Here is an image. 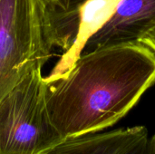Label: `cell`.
Here are the masks:
<instances>
[{"label":"cell","mask_w":155,"mask_h":154,"mask_svg":"<svg viewBox=\"0 0 155 154\" xmlns=\"http://www.w3.org/2000/svg\"><path fill=\"white\" fill-rule=\"evenodd\" d=\"M154 84L151 48L140 42L101 47L46 83L48 114L63 139L98 133L124 117Z\"/></svg>","instance_id":"1"},{"label":"cell","mask_w":155,"mask_h":154,"mask_svg":"<svg viewBox=\"0 0 155 154\" xmlns=\"http://www.w3.org/2000/svg\"><path fill=\"white\" fill-rule=\"evenodd\" d=\"M54 48L45 0H0V103Z\"/></svg>","instance_id":"2"},{"label":"cell","mask_w":155,"mask_h":154,"mask_svg":"<svg viewBox=\"0 0 155 154\" xmlns=\"http://www.w3.org/2000/svg\"><path fill=\"white\" fill-rule=\"evenodd\" d=\"M46 82L39 67L0 103V154H41L64 139L48 114Z\"/></svg>","instance_id":"3"},{"label":"cell","mask_w":155,"mask_h":154,"mask_svg":"<svg viewBox=\"0 0 155 154\" xmlns=\"http://www.w3.org/2000/svg\"><path fill=\"white\" fill-rule=\"evenodd\" d=\"M121 0H71L66 8L47 5L51 34L55 47L63 50L50 74V83L65 74L82 54L88 39L113 16Z\"/></svg>","instance_id":"4"},{"label":"cell","mask_w":155,"mask_h":154,"mask_svg":"<svg viewBox=\"0 0 155 154\" xmlns=\"http://www.w3.org/2000/svg\"><path fill=\"white\" fill-rule=\"evenodd\" d=\"M41 154H155V133L134 126L88 133L64 139Z\"/></svg>","instance_id":"5"},{"label":"cell","mask_w":155,"mask_h":154,"mask_svg":"<svg viewBox=\"0 0 155 154\" xmlns=\"http://www.w3.org/2000/svg\"><path fill=\"white\" fill-rule=\"evenodd\" d=\"M155 27V0H121L110 20L86 42L82 52L139 42Z\"/></svg>","instance_id":"6"},{"label":"cell","mask_w":155,"mask_h":154,"mask_svg":"<svg viewBox=\"0 0 155 154\" xmlns=\"http://www.w3.org/2000/svg\"><path fill=\"white\" fill-rule=\"evenodd\" d=\"M139 42L142 43L143 44L148 46L153 52H155V27L151 31H149L145 35H143L139 40Z\"/></svg>","instance_id":"7"},{"label":"cell","mask_w":155,"mask_h":154,"mask_svg":"<svg viewBox=\"0 0 155 154\" xmlns=\"http://www.w3.org/2000/svg\"><path fill=\"white\" fill-rule=\"evenodd\" d=\"M45 2L50 7L64 9L69 5L71 0H45Z\"/></svg>","instance_id":"8"}]
</instances>
